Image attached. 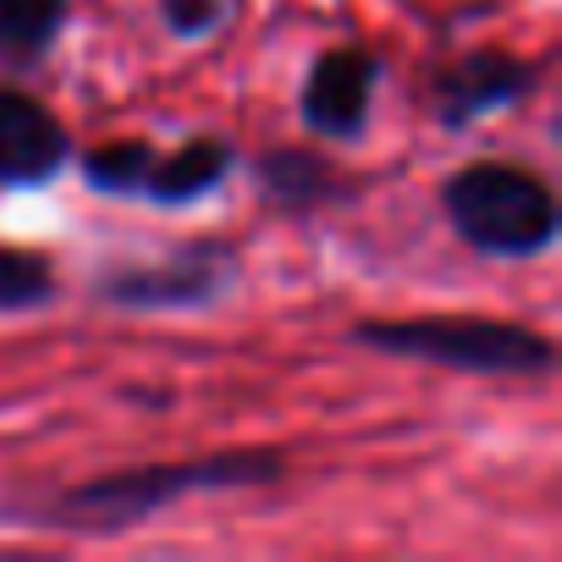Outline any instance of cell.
<instances>
[{"label": "cell", "instance_id": "cell-1", "mask_svg": "<svg viewBox=\"0 0 562 562\" xmlns=\"http://www.w3.org/2000/svg\"><path fill=\"white\" fill-rule=\"evenodd\" d=\"M276 480L270 452H221V458H193V463H166V469H133L94 480L83 491H67L56 502L29 507L34 524H67V529H122L149 518L155 507L188 496V491H221V485H259Z\"/></svg>", "mask_w": 562, "mask_h": 562}, {"label": "cell", "instance_id": "cell-2", "mask_svg": "<svg viewBox=\"0 0 562 562\" xmlns=\"http://www.w3.org/2000/svg\"><path fill=\"white\" fill-rule=\"evenodd\" d=\"M447 215L480 254H540L557 237V199L518 166H463L447 182Z\"/></svg>", "mask_w": 562, "mask_h": 562}, {"label": "cell", "instance_id": "cell-3", "mask_svg": "<svg viewBox=\"0 0 562 562\" xmlns=\"http://www.w3.org/2000/svg\"><path fill=\"white\" fill-rule=\"evenodd\" d=\"M359 342L386 348V353H414L436 359L452 370H480V375H535L551 364V342L507 326V321H474V315H430V321H370L359 326Z\"/></svg>", "mask_w": 562, "mask_h": 562}, {"label": "cell", "instance_id": "cell-4", "mask_svg": "<svg viewBox=\"0 0 562 562\" xmlns=\"http://www.w3.org/2000/svg\"><path fill=\"white\" fill-rule=\"evenodd\" d=\"M67 166L61 122L29 94L0 89V182H50Z\"/></svg>", "mask_w": 562, "mask_h": 562}, {"label": "cell", "instance_id": "cell-5", "mask_svg": "<svg viewBox=\"0 0 562 562\" xmlns=\"http://www.w3.org/2000/svg\"><path fill=\"white\" fill-rule=\"evenodd\" d=\"M375 94V56L370 50H331L310 72L304 89V122L321 133H359Z\"/></svg>", "mask_w": 562, "mask_h": 562}, {"label": "cell", "instance_id": "cell-6", "mask_svg": "<svg viewBox=\"0 0 562 562\" xmlns=\"http://www.w3.org/2000/svg\"><path fill=\"white\" fill-rule=\"evenodd\" d=\"M232 276V265L221 254H177L171 265H149V270H122L105 281V293L116 304L133 310H160V304H204L221 293V281Z\"/></svg>", "mask_w": 562, "mask_h": 562}, {"label": "cell", "instance_id": "cell-7", "mask_svg": "<svg viewBox=\"0 0 562 562\" xmlns=\"http://www.w3.org/2000/svg\"><path fill=\"white\" fill-rule=\"evenodd\" d=\"M524 89H529V67L513 61V56H491V50H485V56L458 61V67L441 78L436 105H441V122H447V127H463V122H474V116H485V111L518 100Z\"/></svg>", "mask_w": 562, "mask_h": 562}, {"label": "cell", "instance_id": "cell-8", "mask_svg": "<svg viewBox=\"0 0 562 562\" xmlns=\"http://www.w3.org/2000/svg\"><path fill=\"white\" fill-rule=\"evenodd\" d=\"M226 166H232V149L221 138H199V144L177 149L171 160H155L149 177H144V193L155 204H188V199L210 193L226 177Z\"/></svg>", "mask_w": 562, "mask_h": 562}, {"label": "cell", "instance_id": "cell-9", "mask_svg": "<svg viewBox=\"0 0 562 562\" xmlns=\"http://www.w3.org/2000/svg\"><path fill=\"white\" fill-rule=\"evenodd\" d=\"M67 18V0H0V56H40Z\"/></svg>", "mask_w": 562, "mask_h": 562}, {"label": "cell", "instance_id": "cell-10", "mask_svg": "<svg viewBox=\"0 0 562 562\" xmlns=\"http://www.w3.org/2000/svg\"><path fill=\"white\" fill-rule=\"evenodd\" d=\"M149 166H155L149 144L133 138V144H105V149H94V155L83 160V177H89L94 188H105V193H127V188H144Z\"/></svg>", "mask_w": 562, "mask_h": 562}, {"label": "cell", "instance_id": "cell-11", "mask_svg": "<svg viewBox=\"0 0 562 562\" xmlns=\"http://www.w3.org/2000/svg\"><path fill=\"white\" fill-rule=\"evenodd\" d=\"M56 288V276L40 254H7L0 248V310H29L45 304Z\"/></svg>", "mask_w": 562, "mask_h": 562}, {"label": "cell", "instance_id": "cell-12", "mask_svg": "<svg viewBox=\"0 0 562 562\" xmlns=\"http://www.w3.org/2000/svg\"><path fill=\"white\" fill-rule=\"evenodd\" d=\"M265 182H270V193L304 204L321 188V160H310V155H270L265 160Z\"/></svg>", "mask_w": 562, "mask_h": 562}, {"label": "cell", "instance_id": "cell-13", "mask_svg": "<svg viewBox=\"0 0 562 562\" xmlns=\"http://www.w3.org/2000/svg\"><path fill=\"white\" fill-rule=\"evenodd\" d=\"M160 7H166V23L177 34H204L221 18V0H160Z\"/></svg>", "mask_w": 562, "mask_h": 562}]
</instances>
